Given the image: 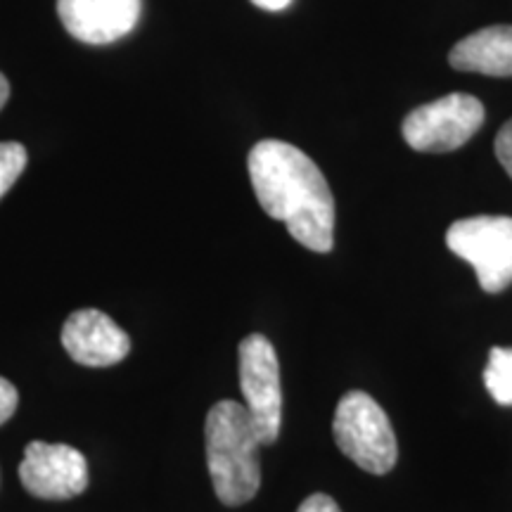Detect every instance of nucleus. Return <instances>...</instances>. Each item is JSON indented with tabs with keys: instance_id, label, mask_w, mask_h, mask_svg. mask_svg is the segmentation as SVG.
Listing matches in <instances>:
<instances>
[{
	"instance_id": "nucleus-3",
	"label": "nucleus",
	"mask_w": 512,
	"mask_h": 512,
	"mask_svg": "<svg viewBox=\"0 0 512 512\" xmlns=\"http://www.w3.org/2000/svg\"><path fill=\"white\" fill-rule=\"evenodd\" d=\"M332 434L339 451L370 475H387L399 458L392 422L366 392H349L339 399Z\"/></svg>"
},
{
	"instance_id": "nucleus-17",
	"label": "nucleus",
	"mask_w": 512,
	"mask_h": 512,
	"mask_svg": "<svg viewBox=\"0 0 512 512\" xmlns=\"http://www.w3.org/2000/svg\"><path fill=\"white\" fill-rule=\"evenodd\" d=\"M8 98H10V83L3 74H0V110H3V105L8 102Z\"/></svg>"
},
{
	"instance_id": "nucleus-2",
	"label": "nucleus",
	"mask_w": 512,
	"mask_h": 512,
	"mask_svg": "<svg viewBox=\"0 0 512 512\" xmlns=\"http://www.w3.org/2000/svg\"><path fill=\"white\" fill-rule=\"evenodd\" d=\"M207 467L223 505H245L261 486V441L247 408L238 401H219L204 422Z\"/></svg>"
},
{
	"instance_id": "nucleus-6",
	"label": "nucleus",
	"mask_w": 512,
	"mask_h": 512,
	"mask_svg": "<svg viewBox=\"0 0 512 512\" xmlns=\"http://www.w3.org/2000/svg\"><path fill=\"white\" fill-rule=\"evenodd\" d=\"M240 389L259 441L273 444L283 425V387L278 354L264 335H249L240 342Z\"/></svg>"
},
{
	"instance_id": "nucleus-7",
	"label": "nucleus",
	"mask_w": 512,
	"mask_h": 512,
	"mask_svg": "<svg viewBox=\"0 0 512 512\" xmlns=\"http://www.w3.org/2000/svg\"><path fill=\"white\" fill-rule=\"evenodd\" d=\"M22 486L34 498L43 501H67L86 491L88 463L81 451L67 444L31 441L24 448L19 465Z\"/></svg>"
},
{
	"instance_id": "nucleus-16",
	"label": "nucleus",
	"mask_w": 512,
	"mask_h": 512,
	"mask_svg": "<svg viewBox=\"0 0 512 512\" xmlns=\"http://www.w3.org/2000/svg\"><path fill=\"white\" fill-rule=\"evenodd\" d=\"M256 8L268 10V12H283L292 5V0H252Z\"/></svg>"
},
{
	"instance_id": "nucleus-9",
	"label": "nucleus",
	"mask_w": 512,
	"mask_h": 512,
	"mask_svg": "<svg viewBox=\"0 0 512 512\" xmlns=\"http://www.w3.org/2000/svg\"><path fill=\"white\" fill-rule=\"evenodd\" d=\"M143 0H57V15L76 41L107 46L136 29Z\"/></svg>"
},
{
	"instance_id": "nucleus-4",
	"label": "nucleus",
	"mask_w": 512,
	"mask_h": 512,
	"mask_svg": "<svg viewBox=\"0 0 512 512\" xmlns=\"http://www.w3.org/2000/svg\"><path fill=\"white\" fill-rule=\"evenodd\" d=\"M446 245L475 268L484 292L498 294L512 285V219L472 216L451 223Z\"/></svg>"
},
{
	"instance_id": "nucleus-14",
	"label": "nucleus",
	"mask_w": 512,
	"mask_h": 512,
	"mask_svg": "<svg viewBox=\"0 0 512 512\" xmlns=\"http://www.w3.org/2000/svg\"><path fill=\"white\" fill-rule=\"evenodd\" d=\"M19 406L17 387L5 377H0V425H5L12 415H15Z\"/></svg>"
},
{
	"instance_id": "nucleus-11",
	"label": "nucleus",
	"mask_w": 512,
	"mask_h": 512,
	"mask_svg": "<svg viewBox=\"0 0 512 512\" xmlns=\"http://www.w3.org/2000/svg\"><path fill=\"white\" fill-rule=\"evenodd\" d=\"M484 384L498 406H512V347H494L489 351Z\"/></svg>"
},
{
	"instance_id": "nucleus-5",
	"label": "nucleus",
	"mask_w": 512,
	"mask_h": 512,
	"mask_svg": "<svg viewBox=\"0 0 512 512\" xmlns=\"http://www.w3.org/2000/svg\"><path fill=\"white\" fill-rule=\"evenodd\" d=\"M484 105L475 95L448 93L403 119V140L418 152H453L484 124Z\"/></svg>"
},
{
	"instance_id": "nucleus-1",
	"label": "nucleus",
	"mask_w": 512,
	"mask_h": 512,
	"mask_svg": "<svg viewBox=\"0 0 512 512\" xmlns=\"http://www.w3.org/2000/svg\"><path fill=\"white\" fill-rule=\"evenodd\" d=\"M261 209L283 221L299 245L318 254L335 247V197L316 162L283 140H261L247 159Z\"/></svg>"
},
{
	"instance_id": "nucleus-12",
	"label": "nucleus",
	"mask_w": 512,
	"mask_h": 512,
	"mask_svg": "<svg viewBox=\"0 0 512 512\" xmlns=\"http://www.w3.org/2000/svg\"><path fill=\"white\" fill-rule=\"evenodd\" d=\"M27 150L19 143H0V200L5 197L27 166Z\"/></svg>"
},
{
	"instance_id": "nucleus-10",
	"label": "nucleus",
	"mask_w": 512,
	"mask_h": 512,
	"mask_svg": "<svg viewBox=\"0 0 512 512\" xmlns=\"http://www.w3.org/2000/svg\"><path fill=\"white\" fill-rule=\"evenodd\" d=\"M453 69L484 76H512V24L486 27L465 36L448 55Z\"/></svg>"
},
{
	"instance_id": "nucleus-8",
	"label": "nucleus",
	"mask_w": 512,
	"mask_h": 512,
	"mask_svg": "<svg viewBox=\"0 0 512 512\" xmlns=\"http://www.w3.org/2000/svg\"><path fill=\"white\" fill-rule=\"evenodd\" d=\"M62 347L88 368H110L131 354V337L98 309L74 311L62 328Z\"/></svg>"
},
{
	"instance_id": "nucleus-13",
	"label": "nucleus",
	"mask_w": 512,
	"mask_h": 512,
	"mask_svg": "<svg viewBox=\"0 0 512 512\" xmlns=\"http://www.w3.org/2000/svg\"><path fill=\"white\" fill-rule=\"evenodd\" d=\"M494 150H496L498 162H501V166L505 169V174L512 178V119L505 121L501 131H498Z\"/></svg>"
},
{
	"instance_id": "nucleus-15",
	"label": "nucleus",
	"mask_w": 512,
	"mask_h": 512,
	"mask_svg": "<svg viewBox=\"0 0 512 512\" xmlns=\"http://www.w3.org/2000/svg\"><path fill=\"white\" fill-rule=\"evenodd\" d=\"M297 512H342L328 494H313L299 505Z\"/></svg>"
}]
</instances>
